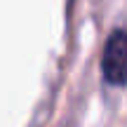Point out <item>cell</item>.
<instances>
[{"instance_id": "obj_1", "label": "cell", "mask_w": 127, "mask_h": 127, "mask_svg": "<svg viewBox=\"0 0 127 127\" xmlns=\"http://www.w3.org/2000/svg\"><path fill=\"white\" fill-rule=\"evenodd\" d=\"M101 71L111 85H127V33L115 31L101 57Z\"/></svg>"}]
</instances>
